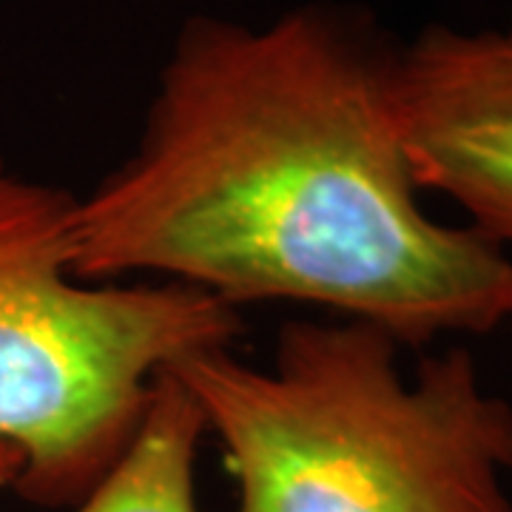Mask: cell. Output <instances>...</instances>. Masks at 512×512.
<instances>
[{"label":"cell","instance_id":"obj_5","mask_svg":"<svg viewBox=\"0 0 512 512\" xmlns=\"http://www.w3.org/2000/svg\"><path fill=\"white\" fill-rule=\"evenodd\" d=\"M205 416L174 370L154 382L134 439L74 512H200L194 470Z\"/></svg>","mask_w":512,"mask_h":512},{"label":"cell","instance_id":"obj_4","mask_svg":"<svg viewBox=\"0 0 512 512\" xmlns=\"http://www.w3.org/2000/svg\"><path fill=\"white\" fill-rule=\"evenodd\" d=\"M390 94L419 191L458 202L484 239L512 242V32L424 29L396 49Z\"/></svg>","mask_w":512,"mask_h":512},{"label":"cell","instance_id":"obj_7","mask_svg":"<svg viewBox=\"0 0 512 512\" xmlns=\"http://www.w3.org/2000/svg\"><path fill=\"white\" fill-rule=\"evenodd\" d=\"M507 322H512V308H510V319H507Z\"/></svg>","mask_w":512,"mask_h":512},{"label":"cell","instance_id":"obj_1","mask_svg":"<svg viewBox=\"0 0 512 512\" xmlns=\"http://www.w3.org/2000/svg\"><path fill=\"white\" fill-rule=\"evenodd\" d=\"M393 57L348 9L185 20L134 151L74 205L83 282L296 302L424 348L510 319L512 259L419 202Z\"/></svg>","mask_w":512,"mask_h":512},{"label":"cell","instance_id":"obj_6","mask_svg":"<svg viewBox=\"0 0 512 512\" xmlns=\"http://www.w3.org/2000/svg\"><path fill=\"white\" fill-rule=\"evenodd\" d=\"M20 470H23V461H20L18 453L12 447H3L0 444V490L3 487H15Z\"/></svg>","mask_w":512,"mask_h":512},{"label":"cell","instance_id":"obj_3","mask_svg":"<svg viewBox=\"0 0 512 512\" xmlns=\"http://www.w3.org/2000/svg\"><path fill=\"white\" fill-rule=\"evenodd\" d=\"M77 197L0 160V444L18 490L69 507L123 456L157 376L231 348L237 308L177 282H83L72 271Z\"/></svg>","mask_w":512,"mask_h":512},{"label":"cell","instance_id":"obj_2","mask_svg":"<svg viewBox=\"0 0 512 512\" xmlns=\"http://www.w3.org/2000/svg\"><path fill=\"white\" fill-rule=\"evenodd\" d=\"M384 330L288 322L268 365L208 350L171 367L237 476V512H512V404L473 353L410 376Z\"/></svg>","mask_w":512,"mask_h":512}]
</instances>
